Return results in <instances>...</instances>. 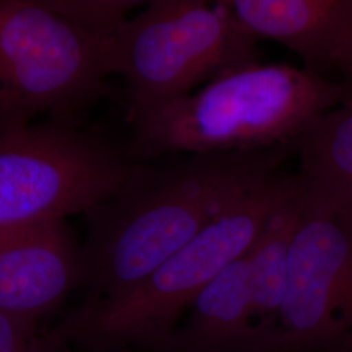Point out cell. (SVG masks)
<instances>
[{
	"instance_id": "cell-6",
	"label": "cell",
	"mask_w": 352,
	"mask_h": 352,
	"mask_svg": "<svg viewBox=\"0 0 352 352\" xmlns=\"http://www.w3.org/2000/svg\"><path fill=\"white\" fill-rule=\"evenodd\" d=\"M110 144L58 123L0 129V232L90 212L133 167Z\"/></svg>"
},
{
	"instance_id": "cell-17",
	"label": "cell",
	"mask_w": 352,
	"mask_h": 352,
	"mask_svg": "<svg viewBox=\"0 0 352 352\" xmlns=\"http://www.w3.org/2000/svg\"><path fill=\"white\" fill-rule=\"evenodd\" d=\"M122 352H133V351H122Z\"/></svg>"
},
{
	"instance_id": "cell-16",
	"label": "cell",
	"mask_w": 352,
	"mask_h": 352,
	"mask_svg": "<svg viewBox=\"0 0 352 352\" xmlns=\"http://www.w3.org/2000/svg\"><path fill=\"white\" fill-rule=\"evenodd\" d=\"M340 352H352V336L351 338L344 344V347L342 349V351Z\"/></svg>"
},
{
	"instance_id": "cell-11",
	"label": "cell",
	"mask_w": 352,
	"mask_h": 352,
	"mask_svg": "<svg viewBox=\"0 0 352 352\" xmlns=\"http://www.w3.org/2000/svg\"><path fill=\"white\" fill-rule=\"evenodd\" d=\"M302 189V186L294 197L272 213L245 253L253 318L264 334L266 352L272 351V338L287 286L289 250L298 226Z\"/></svg>"
},
{
	"instance_id": "cell-8",
	"label": "cell",
	"mask_w": 352,
	"mask_h": 352,
	"mask_svg": "<svg viewBox=\"0 0 352 352\" xmlns=\"http://www.w3.org/2000/svg\"><path fill=\"white\" fill-rule=\"evenodd\" d=\"M81 282V245L65 219L0 232L1 311L39 321Z\"/></svg>"
},
{
	"instance_id": "cell-14",
	"label": "cell",
	"mask_w": 352,
	"mask_h": 352,
	"mask_svg": "<svg viewBox=\"0 0 352 352\" xmlns=\"http://www.w3.org/2000/svg\"><path fill=\"white\" fill-rule=\"evenodd\" d=\"M38 322L0 309V352H52Z\"/></svg>"
},
{
	"instance_id": "cell-7",
	"label": "cell",
	"mask_w": 352,
	"mask_h": 352,
	"mask_svg": "<svg viewBox=\"0 0 352 352\" xmlns=\"http://www.w3.org/2000/svg\"><path fill=\"white\" fill-rule=\"evenodd\" d=\"M352 336V200L302 182L270 352H340Z\"/></svg>"
},
{
	"instance_id": "cell-2",
	"label": "cell",
	"mask_w": 352,
	"mask_h": 352,
	"mask_svg": "<svg viewBox=\"0 0 352 352\" xmlns=\"http://www.w3.org/2000/svg\"><path fill=\"white\" fill-rule=\"evenodd\" d=\"M282 171L231 206L135 289L102 302H81L45 333L54 352H153L213 278L244 256L272 213L302 188Z\"/></svg>"
},
{
	"instance_id": "cell-15",
	"label": "cell",
	"mask_w": 352,
	"mask_h": 352,
	"mask_svg": "<svg viewBox=\"0 0 352 352\" xmlns=\"http://www.w3.org/2000/svg\"><path fill=\"white\" fill-rule=\"evenodd\" d=\"M344 74L349 76V80H352V46L349 58H347V63H346V68H344Z\"/></svg>"
},
{
	"instance_id": "cell-13",
	"label": "cell",
	"mask_w": 352,
	"mask_h": 352,
	"mask_svg": "<svg viewBox=\"0 0 352 352\" xmlns=\"http://www.w3.org/2000/svg\"><path fill=\"white\" fill-rule=\"evenodd\" d=\"M138 1H71L54 0V6L78 25L102 37L111 38L126 23Z\"/></svg>"
},
{
	"instance_id": "cell-3",
	"label": "cell",
	"mask_w": 352,
	"mask_h": 352,
	"mask_svg": "<svg viewBox=\"0 0 352 352\" xmlns=\"http://www.w3.org/2000/svg\"><path fill=\"white\" fill-rule=\"evenodd\" d=\"M351 96L350 80L331 81L307 68L256 60L133 118V148L158 158L291 144Z\"/></svg>"
},
{
	"instance_id": "cell-10",
	"label": "cell",
	"mask_w": 352,
	"mask_h": 352,
	"mask_svg": "<svg viewBox=\"0 0 352 352\" xmlns=\"http://www.w3.org/2000/svg\"><path fill=\"white\" fill-rule=\"evenodd\" d=\"M153 352H266L253 318L245 254L196 295L184 322Z\"/></svg>"
},
{
	"instance_id": "cell-1",
	"label": "cell",
	"mask_w": 352,
	"mask_h": 352,
	"mask_svg": "<svg viewBox=\"0 0 352 352\" xmlns=\"http://www.w3.org/2000/svg\"><path fill=\"white\" fill-rule=\"evenodd\" d=\"M289 145L174 154L135 164L124 186L85 214L82 302L135 289L204 227L279 173Z\"/></svg>"
},
{
	"instance_id": "cell-9",
	"label": "cell",
	"mask_w": 352,
	"mask_h": 352,
	"mask_svg": "<svg viewBox=\"0 0 352 352\" xmlns=\"http://www.w3.org/2000/svg\"><path fill=\"white\" fill-rule=\"evenodd\" d=\"M243 30L299 55L307 69L338 67L344 72L352 46V0L223 1Z\"/></svg>"
},
{
	"instance_id": "cell-4",
	"label": "cell",
	"mask_w": 352,
	"mask_h": 352,
	"mask_svg": "<svg viewBox=\"0 0 352 352\" xmlns=\"http://www.w3.org/2000/svg\"><path fill=\"white\" fill-rule=\"evenodd\" d=\"M256 39L223 1L155 0L111 39V71L126 89L131 120L256 62Z\"/></svg>"
},
{
	"instance_id": "cell-5",
	"label": "cell",
	"mask_w": 352,
	"mask_h": 352,
	"mask_svg": "<svg viewBox=\"0 0 352 352\" xmlns=\"http://www.w3.org/2000/svg\"><path fill=\"white\" fill-rule=\"evenodd\" d=\"M111 39L50 0H0V129L98 98L113 75Z\"/></svg>"
},
{
	"instance_id": "cell-12",
	"label": "cell",
	"mask_w": 352,
	"mask_h": 352,
	"mask_svg": "<svg viewBox=\"0 0 352 352\" xmlns=\"http://www.w3.org/2000/svg\"><path fill=\"white\" fill-rule=\"evenodd\" d=\"M292 145L307 187L352 200V96L320 115Z\"/></svg>"
}]
</instances>
